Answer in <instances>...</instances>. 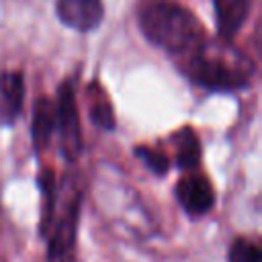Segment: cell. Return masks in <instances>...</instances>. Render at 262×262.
<instances>
[{
  "label": "cell",
  "mask_w": 262,
  "mask_h": 262,
  "mask_svg": "<svg viewBox=\"0 0 262 262\" xmlns=\"http://www.w3.org/2000/svg\"><path fill=\"white\" fill-rule=\"evenodd\" d=\"M137 25L151 45L180 59L207 41L203 23L186 6L172 0H143L137 10Z\"/></svg>",
  "instance_id": "cell-1"
},
{
  "label": "cell",
  "mask_w": 262,
  "mask_h": 262,
  "mask_svg": "<svg viewBox=\"0 0 262 262\" xmlns=\"http://www.w3.org/2000/svg\"><path fill=\"white\" fill-rule=\"evenodd\" d=\"M182 72L209 92H237L250 86L256 74L254 61L227 41L207 39L194 53L182 59Z\"/></svg>",
  "instance_id": "cell-2"
},
{
  "label": "cell",
  "mask_w": 262,
  "mask_h": 262,
  "mask_svg": "<svg viewBox=\"0 0 262 262\" xmlns=\"http://www.w3.org/2000/svg\"><path fill=\"white\" fill-rule=\"evenodd\" d=\"M63 188V192L57 188V207L47 231V262H76L82 188L76 176H68Z\"/></svg>",
  "instance_id": "cell-3"
},
{
  "label": "cell",
  "mask_w": 262,
  "mask_h": 262,
  "mask_svg": "<svg viewBox=\"0 0 262 262\" xmlns=\"http://www.w3.org/2000/svg\"><path fill=\"white\" fill-rule=\"evenodd\" d=\"M55 133L59 139V151L66 162L74 164L82 156L84 137L76 104V92L72 80H63L57 88L55 98Z\"/></svg>",
  "instance_id": "cell-4"
},
{
  "label": "cell",
  "mask_w": 262,
  "mask_h": 262,
  "mask_svg": "<svg viewBox=\"0 0 262 262\" xmlns=\"http://www.w3.org/2000/svg\"><path fill=\"white\" fill-rule=\"evenodd\" d=\"M176 201L178 205L184 209L186 215L190 217H201L205 213H209L215 205V190L213 184L209 182V178L196 170L186 172L174 188Z\"/></svg>",
  "instance_id": "cell-5"
},
{
  "label": "cell",
  "mask_w": 262,
  "mask_h": 262,
  "mask_svg": "<svg viewBox=\"0 0 262 262\" xmlns=\"http://www.w3.org/2000/svg\"><path fill=\"white\" fill-rule=\"evenodd\" d=\"M55 12L61 25L78 33L94 31L104 18L102 0H57Z\"/></svg>",
  "instance_id": "cell-6"
},
{
  "label": "cell",
  "mask_w": 262,
  "mask_h": 262,
  "mask_svg": "<svg viewBox=\"0 0 262 262\" xmlns=\"http://www.w3.org/2000/svg\"><path fill=\"white\" fill-rule=\"evenodd\" d=\"M25 106V76L20 70L0 72V127L16 123Z\"/></svg>",
  "instance_id": "cell-7"
},
{
  "label": "cell",
  "mask_w": 262,
  "mask_h": 262,
  "mask_svg": "<svg viewBox=\"0 0 262 262\" xmlns=\"http://www.w3.org/2000/svg\"><path fill=\"white\" fill-rule=\"evenodd\" d=\"M254 0H213L217 39L231 43L246 25Z\"/></svg>",
  "instance_id": "cell-8"
},
{
  "label": "cell",
  "mask_w": 262,
  "mask_h": 262,
  "mask_svg": "<svg viewBox=\"0 0 262 262\" xmlns=\"http://www.w3.org/2000/svg\"><path fill=\"white\" fill-rule=\"evenodd\" d=\"M55 135V100L49 96H39L33 106L31 121V141L35 151H43Z\"/></svg>",
  "instance_id": "cell-9"
},
{
  "label": "cell",
  "mask_w": 262,
  "mask_h": 262,
  "mask_svg": "<svg viewBox=\"0 0 262 262\" xmlns=\"http://www.w3.org/2000/svg\"><path fill=\"white\" fill-rule=\"evenodd\" d=\"M170 141L174 143L176 151V166L184 172L199 170L201 166V141L192 127H180L172 133Z\"/></svg>",
  "instance_id": "cell-10"
},
{
  "label": "cell",
  "mask_w": 262,
  "mask_h": 262,
  "mask_svg": "<svg viewBox=\"0 0 262 262\" xmlns=\"http://www.w3.org/2000/svg\"><path fill=\"white\" fill-rule=\"evenodd\" d=\"M39 188H41V233L47 235L51 223H53V215H55V207H57V182H55V172L51 168H43L39 172Z\"/></svg>",
  "instance_id": "cell-11"
},
{
  "label": "cell",
  "mask_w": 262,
  "mask_h": 262,
  "mask_svg": "<svg viewBox=\"0 0 262 262\" xmlns=\"http://www.w3.org/2000/svg\"><path fill=\"white\" fill-rule=\"evenodd\" d=\"M88 111H90V121L102 129V131H113L117 127V119H115V111H113V104L108 100V96L104 94V90L98 86V84H92L90 86V104H88Z\"/></svg>",
  "instance_id": "cell-12"
},
{
  "label": "cell",
  "mask_w": 262,
  "mask_h": 262,
  "mask_svg": "<svg viewBox=\"0 0 262 262\" xmlns=\"http://www.w3.org/2000/svg\"><path fill=\"white\" fill-rule=\"evenodd\" d=\"M135 156L145 164L147 170H151L156 176H164L168 174L170 170V158L162 151V149H156V147H145V145H137L135 147Z\"/></svg>",
  "instance_id": "cell-13"
},
{
  "label": "cell",
  "mask_w": 262,
  "mask_h": 262,
  "mask_svg": "<svg viewBox=\"0 0 262 262\" xmlns=\"http://www.w3.org/2000/svg\"><path fill=\"white\" fill-rule=\"evenodd\" d=\"M229 262H262L260 248L248 237H235L229 248Z\"/></svg>",
  "instance_id": "cell-14"
}]
</instances>
